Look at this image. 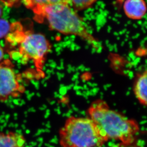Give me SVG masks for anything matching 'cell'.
Here are the masks:
<instances>
[{
    "instance_id": "cell-1",
    "label": "cell",
    "mask_w": 147,
    "mask_h": 147,
    "mask_svg": "<svg viewBox=\"0 0 147 147\" xmlns=\"http://www.w3.org/2000/svg\"><path fill=\"white\" fill-rule=\"evenodd\" d=\"M88 113L90 119L103 130L108 139L119 140L125 144L134 142L139 131L137 122L111 110L105 101L93 102Z\"/></svg>"
},
{
    "instance_id": "cell-2",
    "label": "cell",
    "mask_w": 147,
    "mask_h": 147,
    "mask_svg": "<svg viewBox=\"0 0 147 147\" xmlns=\"http://www.w3.org/2000/svg\"><path fill=\"white\" fill-rule=\"evenodd\" d=\"M7 45L16 47L17 50L12 51V57L16 58L22 63L32 61L37 68H42L45 58L51 50L47 39L40 33L24 31L20 23L11 24V30L6 37Z\"/></svg>"
},
{
    "instance_id": "cell-3",
    "label": "cell",
    "mask_w": 147,
    "mask_h": 147,
    "mask_svg": "<svg viewBox=\"0 0 147 147\" xmlns=\"http://www.w3.org/2000/svg\"><path fill=\"white\" fill-rule=\"evenodd\" d=\"M35 15L37 21L46 22L53 30L64 34L79 36L90 43H96L82 19L69 4L60 3L48 6Z\"/></svg>"
},
{
    "instance_id": "cell-4",
    "label": "cell",
    "mask_w": 147,
    "mask_h": 147,
    "mask_svg": "<svg viewBox=\"0 0 147 147\" xmlns=\"http://www.w3.org/2000/svg\"><path fill=\"white\" fill-rule=\"evenodd\" d=\"M109 139L106 133L90 118H69L60 131L63 147H99Z\"/></svg>"
},
{
    "instance_id": "cell-5",
    "label": "cell",
    "mask_w": 147,
    "mask_h": 147,
    "mask_svg": "<svg viewBox=\"0 0 147 147\" xmlns=\"http://www.w3.org/2000/svg\"><path fill=\"white\" fill-rule=\"evenodd\" d=\"M25 91L13 63L9 60L2 61L0 63V101L5 102L11 98L19 97Z\"/></svg>"
},
{
    "instance_id": "cell-6",
    "label": "cell",
    "mask_w": 147,
    "mask_h": 147,
    "mask_svg": "<svg viewBox=\"0 0 147 147\" xmlns=\"http://www.w3.org/2000/svg\"><path fill=\"white\" fill-rule=\"evenodd\" d=\"M125 14L131 19L140 20L146 13L144 0H125L123 4Z\"/></svg>"
},
{
    "instance_id": "cell-7",
    "label": "cell",
    "mask_w": 147,
    "mask_h": 147,
    "mask_svg": "<svg viewBox=\"0 0 147 147\" xmlns=\"http://www.w3.org/2000/svg\"><path fill=\"white\" fill-rule=\"evenodd\" d=\"M26 140L21 133L0 131V147H25Z\"/></svg>"
},
{
    "instance_id": "cell-8",
    "label": "cell",
    "mask_w": 147,
    "mask_h": 147,
    "mask_svg": "<svg viewBox=\"0 0 147 147\" xmlns=\"http://www.w3.org/2000/svg\"><path fill=\"white\" fill-rule=\"evenodd\" d=\"M22 1L26 7L32 10L34 14L48 6L60 3L70 5L69 0H22Z\"/></svg>"
},
{
    "instance_id": "cell-9",
    "label": "cell",
    "mask_w": 147,
    "mask_h": 147,
    "mask_svg": "<svg viewBox=\"0 0 147 147\" xmlns=\"http://www.w3.org/2000/svg\"><path fill=\"white\" fill-rule=\"evenodd\" d=\"M147 71L140 74L136 80L134 86L135 94L142 104L147 105Z\"/></svg>"
},
{
    "instance_id": "cell-10",
    "label": "cell",
    "mask_w": 147,
    "mask_h": 147,
    "mask_svg": "<svg viewBox=\"0 0 147 147\" xmlns=\"http://www.w3.org/2000/svg\"><path fill=\"white\" fill-rule=\"evenodd\" d=\"M70 5L74 9L82 10L92 5L97 0H69Z\"/></svg>"
},
{
    "instance_id": "cell-11",
    "label": "cell",
    "mask_w": 147,
    "mask_h": 147,
    "mask_svg": "<svg viewBox=\"0 0 147 147\" xmlns=\"http://www.w3.org/2000/svg\"><path fill=\"white\" fill-rule=\"evenodd\" d=\"M11 26L8 21L0 18V39L6 38L11 31Z\"/></svg>"
},
{
    "instance_id": "cell-12",
    "label": "cell",
    "mask_w": 147,
    "mask_h": 147,
    "mask_svg": "<svg viewBox=\"0 0 147 147\" xmlns=\"http://www.w3.org/2000/svg\"><path fill=\"white\" fill-rule=\"evenodd\" d=\"M3 4L8 7H13L19 3L22 0H1Z\"/></svg>"
},
{
    "instance_id": "cell-13",
    "label": "cell",
    "mask_w": 147,
    "mask_h": 147,
    "mask_svg": "<svg viewBox=\"0 0 147 147\" xmlns=\"http://www.w3.org/2000/svg\"><path fill=\"white\" fill-rule=\"evenodd\" d=\"M3 56H4V51L3 48L0 45V61H1V60H3Z\"/></svg>"
},
{
    "instance_id": "cell-14",
    "label": "cell",
    "mask_w": 147,
    "mask_h": 147,
    "mask_svg": "<svg viewBox=\"0 0 147 147\" xmlns=\"http://www.w3.org/2000/svg\"><path fill=\"white\" fill-rule=\"evenodd\" d=\"M3 8L1 7V6L0 5V18L1 17V16L3 15Z\"/></svg>"
}]
</instances>
